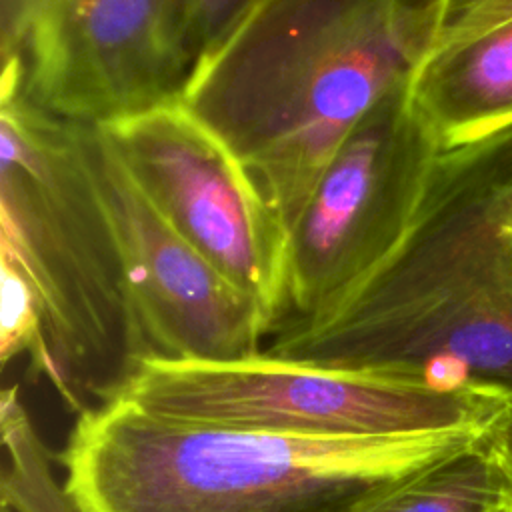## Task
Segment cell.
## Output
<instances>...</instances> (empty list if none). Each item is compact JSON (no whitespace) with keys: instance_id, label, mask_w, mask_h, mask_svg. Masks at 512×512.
Segmentation results:
<instances>
[{"instance_id":"obj_1","label":"cell","mask_w":512,"mask_h":512,"mask_svg":"<svg viewBox=\"0 0 512 512\" xmlns=\"http://www.w3.org/2000/svg\"><path fill=\"white\" fill-rule=\"evenodd\" d=\"M264 354L512 400V128L442 150L396 252Z\"/></svg>"},{"instance_id":"obj_2","label":"cell","mask_w":512,"mask_h":512,"mask_svg":"<svg viewBox=\"0 0 512 512\" xmlns=\"http://www.w3.org/2000/svg\"><path fill=\"white\" fill-rule=\"evenodd\" d=\"M438 12L440 0H252L180 102L246 166L288 234L348 132L410 88Z\"/></svg>"},{"instance_id":"obj_3","label":"cell","mask_w":512,"mask_h":512,"mask_svg":"<svg viewBox=\"0 0 512 512\" xmlns=\"http://www.w3.org/2000/svg\"><path fill=\"white\" fill-rule=\"evenodd\" d=\"M482 434L308 438L168 418L114 398L76 416L58 458L80 512H380Z\"/></svg>"},{"instance_id":"obj_4","label":"cell","mask_w":512,"mask_h":512,"mask_svg":"<svg viewBox=\"0 0 512 512\" xmlns=\"http://www.w3.org/2000/svg\"><path fill=\"white\" fill-rule=\"evenodd\" d=\"M0 258L26 278L46 376L70 412L114 400L136 368L120 244L86 146V124L0 100Z\"/></svg>"},{"instance_id":"obj_5","label":"cell","mask_w":512,"mask_h":512,"mask_svg":"<svg viewBox=\"0 0 512 512\" xmlns=\"http://www.w3.org/2000/svg\"><path fill=\"white\" fill-rule=\"evenodd\" d=\"M116 398L188 422L308 438L488 432L506 400L438 390L382 370H338L268 356L142 360Z\"/></svg>"},{"instance_id":"obj_6","label":"cell","mask_w":512,"mask_h":512,"mask_svg":"<svg viewBox=\"0 0 512 512\" xmlns=\"http://www.w3.org/2000/svg\"><path fill=\"white\" fill-rule=\"evenodd\" d=\"M0 100L104 126L178 102L194 72L186 0H0Z\"/></svg>"},{"instance_id":"obj_7","label":"cell","mask_w":512,"mask_h":512,"mask_svg":"<svg viewBox=\"0 0 512 512\" xmlns=\"http://www.w3.org/2000/svg\"><path fill=\"white\" fill-rule=\"evenodd\" d=\"M440 152L410 88L380 100L348 132L288 228L282 324L326 312L396 252Z\"/></svg>"},{"instance_id":"obj_8","label":"cell","mask_w":512,"mask_h":512,"mask_svg":"<svg viewBox=\"0 0 512 512\" xmlns=\"http://www.w3.org/2000/svg\"><path fill=\"white\" fill-rule=\"evenodd\" d=\"M154 210L264 312L286 314V228L246 166L182 102L98 126Z\"/></svg>"},{"instance_id":"obj_9","label":"cell","mask_w":512,"mask_h":512,"mask_svg":"<svg viewBox=\"0 0 512 512\" xmlns=\"http://www.w3.org/2000/svg\"><path fill=\"white\" fill-rule=\"evenodd\" d=\"M86 146L124 260L136 366L260 354V306L154 210L98 126L86 124Z\"/></svg>"},{"instance_id":"obj_10","label":"cell","mask_w":512,"mask_h":512,"mask_svg":"<svg viewBox=\"0 0 512 512\" xmlns=\"http://www.w3.org/2000/svg\"><path fill=\"white\" fill-rule=\"evenodd\" d=\"M410 96L442 150L512 128V20L430 50Z\"/></svg>"},{"instance_id":"obj_11","label":"cell","mask_w":512,"mask_h":512,"mask_svg":"<svg viewBox=\"0 0 512 512\" xmlns=\"http://www.w3.org/2000/svg\"><path fill=\"white\" fill-rule=\"evenodd\" d=\"M380 512H512V472L492 428L430 464Z\"/></svg>"},{"instance_id":"obj_12","label":"cell","mask_w":512,"mask_h":512,"mask_svg":"<svg viewBox=\"0 0 512 512\" xmlns=\"http://www.w3.org/2000/svg\"><path fill=\"white\" fill-rule=\"evenodd\" d=\"M2 434L6 464L2 476L4 508L18 512H80L46 464V450L20 402L18 388L2 392Z\"/></svg>"},{"instance_id":"obj_13","label":"cell","mask_w":512,"mask_h":512,"mask_svg":"<svg viewBox=\"0 0 512 512\" xmlns=\"http://www.w3.org/2000/svg\"><path fill=\"white\" fill-rule=\"evenodd\" d=\"M512 20V0H440L432 48L458 44Z\"/></svg>"},{"instance_id":"obj_14","label":"cell","mask_w":512,"mask_h":512,"mask_svg":"<svg viewBox=\"0 0 512 512\" xmlns=\"http://www.w3.org/2000/svg\"><path fill=\"white\" fill-rule=\"evenodd\" d=\"M250 2L252 0H186L190 44L196 64L224 38Z\"/></svg>"},{"instance_id":"obj_15","label":"cell","mask_w":512,"mask_h":512,"mask_svg":"<svg viewBox=\"0 0 512 512\" xmlns=\"http://www.w3.org/2000/svg\"><path fill=\"white\" fill-rule=\"evenodd\" d=\"M492 436L496 438V442L504 454V460L512 472V400L506 404L504 412L492 426Z\"/></svg>"}]
</instances>
